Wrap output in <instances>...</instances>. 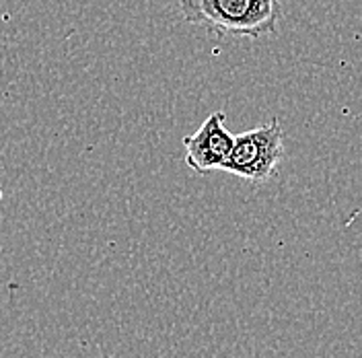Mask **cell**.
Here are the masks:
<instances>
[{"mask_svg":"<svg viewBox=\"0 0 362 358\" xmlns=\"http://www.w3.org/2000/svg\"><path fill=\"white\" fill-rule=\"evenodd\" d=\"M225 122V112L210 113L198 132L183 138L185 165L198 175H208L214 169H223L235 140V136L226 130Z\"/></svg>","mask_w":362,"mask_h":358,"instance_id":"obj_3","label":"cell"},{"mask_svg":"<svg viewBox=\"0 0 362 358\" xmlns=\"http://www.w3.org/2000/svg\"><path fill=\"white\" fill-rule=\"evenodd\" d=\"M282 157H284V132L280 128V122L272 117L264 126H257L253 130L235 136L233 149L226 157L223 169L237 178L262 183L276 173Z\"/></svg>","mask_w":362,"mask_h":358,"instance_id":"obj_2","label":"cell"},{"mask_svg":"<svg viewBox=\"0 0 362 358\" xmlns=\"http://www.w3.org/2000/svg\"><path fill=\"white\" fill-rule=\"evenodd\" d=\"M180 8L189 25L249 40L276 33L282 15L280 0H180Z\"/></svg>","mask_w":362,"mask_h":358,"instance_id":"obj_1","label":"cell"}]
</instances>
